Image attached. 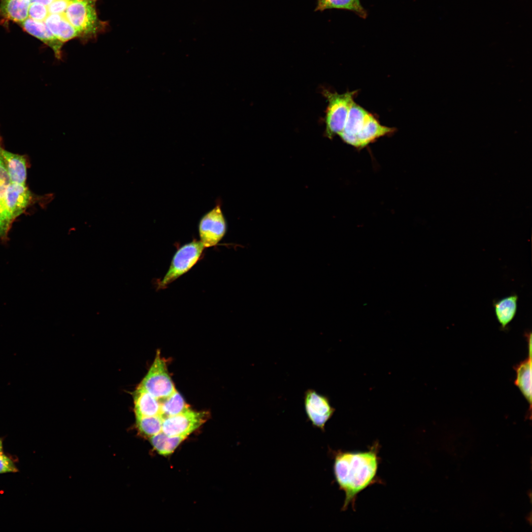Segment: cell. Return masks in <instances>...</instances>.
I'll use <instances>...</instances> for the list:
<instances>
[{"mask_svg":"<svg viewBox=\"0 0 532 532\" xmlns=\"http://www.w3.org/2000/svg\"><path fill=\"white\" fill-rule=\"evenodd\" d=\"M377 446L367 451L333 454L335 481L345 494L343 509L353 505L357 495L374 482L378 466Z\"/></svg>","mask_w":532,"mask_h":532,"instance_id":"1","label":"cell"},{"mask_svg":"<svg viewBox=\"0 0 532 532\" xmlns=\"http://www.w3.org/2000/svg\"><path fill=\"white\" fill-rule=\"evenodd\" d=\"M96 2L97 0H72L63 14L77 31L79 37L84 39L94 37L105 25L98 17Z\"/></svg>","mask_w":532,"mask_h":532,"instance_id":"2","label":"cell"},{"mask_svg":"<svg viewBox=\"0 0 532 532\" xmlns=\"http://www.w3.org/2000/svg\"><path fill=\"white\" fill-rule=\"evenodd\" d=\"M357 92L338 94L324 90V96L328 102L325 116V135L327 138L331 139L343 131Z\"/></svg>","mask_w":532,"mask_h":532,"instance_id":"3","label":"cell"},{"mask_svg":"<svg viewBox=\"0 0 532 532\" xmlns=\"http://www.w3.org/2000/svg\"><path fill=\"white\" fill-rule=\"evenodd\" d=\"M205 247L200 241L193 240L179 248L174 254L166 273L158 283L157 289L168 285L188 272L198 262Z\"/></svg>","mask_w":532,"mask_h":532,"instance_id":"4","label":"cell"},{"mask_svg":"<svg viewBox=\"0 0 532 532\" xmlns=\"http://www.w3.org/2000/svg\"><path fill=\"white\" fill-rule=\"evenodd\" d=\"M139 386L159 400L173 393L176 389L169 376L166 363L157 351L155 360Z\"/></svg>","mask_w":532,"mask_h":532,"instance_id":"5","label":"cell"},{"mask_svg":"<svg viewBox=\"0 0 532 532\" xmlns=\"http://www.w3.org/2000/svg\"><path fill=\"white\" fill-rule=\"evenodd\" d=\"M207 413L189 408L176 415L163 419L162 432L169 436L187 437L206 421Z\"/></svg>","mask_w":532,"mask_h":532,"instance_id":"6","label":"cell"},{"mask_svg":"<svg viewBox=\"0 0 532 532\" xmlns=\"http://www.w3.org/2000/svg\"><path fill=\"white\" fill-rule=\"evenodd\" d=\"M303 400L308 420L313 427L324 431L326 423L335 411L329 398L308 389L304 393Z\"/></svg>","mask_w":532,"mask_h":532,"instance_id":"7","label":"cell"},{"mask_svg":"<svg viewBox=\"0 0 532 532\" xmlns=\"http://www.w3.org/2000/svg\"><path fill=\"white\" fill-rule=\"evenodd\" d=\"M200 241L205 248L216 245L226 232V224L219 205L205 214L199 224Z\"/></svg>","mask_w":532,"mask_h":532,"instance_id":"8","label":"cell"},{"mask_svg":"<svg viewBox=\"0 0 532 532\" xmlns=\"http://www.w3.org/2000/svg\"><path fill=\"white\" fill-rule=\"evenodd\" d=\"M3 148L0 136V240L6 245L9 241V232L15 220L8 209L6 200L7 188L11 181L2 155Z\"/></svg>","mask_w":532,"mask_h":532,"instance_id":"9","label":"cell"},{"mask_svg":"<svg viewBox=\"0 0 532 532\" xmlns=\"http://www.w3.org/2000/svg\"><path fill=\"white\" fill-rule=\"evenodd\" d=\"M396 131L395 128L382 125L372 114L368 112L362 129L356 136L354 147L361 150L378 138L393 134Z\"/></svg>","mask_w":532,"mask_h":532,"instance_id":"10","label":"cell"},{"mask_svg":"<svg viewBox=\"0 0 532 532\" xmlns=\"http://www.w3.org/2000/svg\"><path fill=\"white\" fill-rule=\"evenodd\" d=\"M8 209L15 220L35 201L34 197L26 184L10 183L6 196Z\"/></svg>","mask_w":532,"mask_h":532,"instance_id":"11","label":"cell"},{"mask_svg":"<svg viewBox=\"0 0 532 532\" xmlns=\"http://www.w3.org/2000/svg\"><path fill=\"white\" fill-rule=\"evenodd\" d=\"M24 30L36 37L52 49L56 58L62 59L64 43L50 32L44 21H38L29 17L20 23Z\"/></svg>","mask_w":532,"mask_h":532,"instance_id":"12","label":"cell"},{"mask_svg":"<svg viewBox=\"0 0 532 532\" xmlns=\"http://www.w3.org/2000/svg\"><path fill=\"white\" fill-rule=\"evenodd\" d=\"M368 112L353 101L344 129L338 135L344 142L354 146L356 136L362 129Z\"/></svg>","mask_w":532,"mask_h":532,"instance_id":"13","label":"cell"},{"mask_svg":"<svg viewBox=\"0 0 532 532\" xmlns=\"http://www.w3.org/2000/svg\"><path fill=\"white\" fill-rule=\"evenodd\" d=\"M528 339L529 356L515 367L516 376L515 384L530 404L532 405V335Z\"/></svg>","mask_w":532,"mask_h":532,"instance_id":"14","label":"cell"},{"mask_svg":"<svg viewBox=\"0 0 532 532\" xmlns=\"http://www.w3.org/2000/svg\"><path fill=\"white\" fill-rule=\"evenodd\" d=\"M2 155L11 183L26 184L28 162L24 156L3 148Z\"/></svg>","mask_w":532,"mask_h":532,"instance_id":"15","label":"cell"},{"mask_svg":"<svg viewBox=\"0 0 532 532\" xmlns=\"http://www.w3.org/2000/svg\"><path fill=\"white\" fill-rule=\"evenodd\" d=\"M133 401L136 416H151L161 414L159 400L139 385L133 393Z\"/></svg>","mask_w":532,"mask_h":532,"instance_id":"16","label":"cell"},{"mask_svg":"<svg viewBox=\"0 0 532 532\" xmlns=\"http://www.w3.org/2000/svg\"><path fill=\"white\" fill-rule=\"evenodd\" d=\"M44 22L52 34L64 43L73 38L79 37L77 31L63 14H49Z\"/></svg>","mask_w":532,"mask_h":532,"instance_id":"17","label":"cell"},{"mask_svg":"<svg viewBox=\"0 0 532 532\" xmlns=\"http://www.w3.org/2000/svg\"><path fill=\"white\" fill-rule=\"evenodd\" d=\"M30 4V0H0V16L20 24L28 18Z\"/></svg>","mask_w":532,"mask_h":532,"instance_id":"18","label":"cell"},{"mask_svg":"<svg viewBox=\"0 0 532 532\" xmlns=\"http://www.w3.org/2000/svg\"><path fill=\"white\" fill-rule=\"evenodd\" d=\"M518 300L516 295H512L494 302L495 315L502 328H505L515 317Z\"/></svg>","mask_w":532,"mask_h":532,"instance_id":"19","label":"cell"},{"mask_svg":"<svg viewBox=\"0 0 532 532\" xmlns=\"http://www.w3.org/2000/svg\"><path fill=\"white\" fill-rule=\"evenodd\" d=\"M330 9L349 10L363 19H366L367 16V11L362 6L360 0H317L315 11Z\"/></svg>","mask_w":532,"mask_h":532,"instance_id":"20","label":"cell"},{"mask_svg":"<svg viewBox=\"0 0 532 532\" xmlns=\"http://www.w3.org/2000/svg\"><path fill=\"white\" fill-rule=\"evenodd\" d=\"M186 437L169 436L162 431L149 438L153 449L159 454L166 456L172 454Z\"/></svg>","mask_w":532,"mask_h":532,"instance_id":"21","label":"cell"},{"mask_svg":"<svg viewBox=\"0 0 532 532\" xmlns=\"http://www.w3.org/2000/svg\"><path fill=\"white\" fill-rule=\"evenodd\" d=\"M159 401L160 415L163 419L177 415L190 408L183 398L176 390L169 396Z\"/></svg>","mask_w":532,"mask_h":532,"instance_id":"22","label":"cell"},{"mask_svg":"<svg viewBox=\"0 0 532 532\" xmlns=\"http://www.w3.org/2000/svg\"><path fill=\"white\" fill-rule=\"evenodd\" d=\"M163 418L161 415L136 416V426L139 432L143 436H151L162 431Z\"/></svg>","mask_w":532,"mask_h":532,"instance_id":"23","label":"cell"},{"mask_svg":"<svg viewBox=\"0 0 532 532\" xmlns=\"http://www.w3.org/2000/svg\"><path fill=\"white\" fill-rule=\"evenodd\" d=\"M49 14L47 6L37 2L31 3L29 10V17L38 21H44Z\"/></svg>","mask_w":532,"mask_h":532,"instance_id":"24","label":"cell"},{"mask_svg":"<svg viewBox=\"0 0 532 532\" xmlns=\"http://www.w3.org/2000/svg\"><path fill=\"white\" fill-rule=\"evenodd\" d=\"M19 470L11 458L4 454H0V474L18 472Z\"/></svg>","mask_w":532,"mask_h":532,"instance_id":"25","label":"cell"},{"mask_svg":"<svg viewBox=\"0 0 532 532\" xmlns=\"http://www.w3.org/2000/svg\"><path fill=\"white\" fill-rule=\"evenodd\" d=\"M72 0H54L47 6L49 14H63Z\"/></svg>","mask_w":532,"mask_h":532,"instance_id":"26","label":"cell"},{"mask_svg":"<svg viewBox=\"0 0 532 532\" xmlns=\"http://www.w3.org/2000/svg\"><path fill=\"white\" fill-rule=\"evenodd\" d=\"M31 3L33 2H37L48 6L54 0H30Z\"/></svg>","mask_w":532,"mask_h":532,"instance_id":"27","label":"cell"},{"mask_svg":"<svg viewBox=\"0 0 532 532\" xmlns=\"http://www.w3.org/2000/svg\"><path fill=\"white\" fill-rule=\"evenodd\" d=\"M3 438L0 437V454L3 453Z\"/></svg>","mask_w":532,"mask_h":532,"instance_id":"28","label":"cell"}]
</instances>
